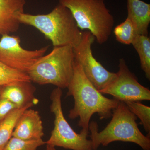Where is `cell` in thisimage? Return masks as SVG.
I'll return each instance as SVG.
<instances>
[{
  "label": "cell",
  "mask_w": 150,
  "mask_h": 150,
  "mask_svg": "<svg viewBox=\"0 0 150 150\" xmlns=\"http://www.w3.org/2000/svg\"><path fill=\"white\" fill-rule=\"evenodd\" d=\"M67 88V96H72L74 105L69 112L71 119L79 118V126L89 130L92 116L97 113L100 119H108L112 116V110L119 100L105 97L100 92L86 77L82 67L75 60L74 74Z\"/></svg>",
  "instance_id": "cell-1"
},
{
  "label": "cell",
  "mask_w": 150,
  "mask_h": 150,
  "mask_svg": "<svg viewBox=\"0 0 150 150\" xmlns=\"http://www.w3.org/2000/svg\"><path fill=\"white\" fill-rule=\"evenodd\" d=\"M112 119L102 131H98L97 123L92 121L89 125L93 150L100 145L106 146L114 142H131L139 145L143 150H150V137L140 131L137 118L123 101H119L112 110Z\"/></svg>",
  "instance_id": "cell-2"
},
{
  "label": "cell",
  "mask_w": 150,
  "mask_h": 150,
  "mask_svg": "<svg viewBox=\"0 0 150 150\" xmlns=\"http://www.w3.org/2000/svg\"><path fill=\"white\" fill-rule=\"evenodd\" d=\"M21 24L35 28L52 42L54 47L70 46L74 48L80 42L82 32L80 30L71 13L59 4L46 14H21Z\"/></svg>",
  "instance_id": "cell-3"
},
{
  "label": "cell",
  "mask_w": 150,
  "mask_h": 150,
  "mask_svg": "<svg viewBox=\"0 0 150 150\" xmlns=\"http://www.w3.org/2000/svg\"><path fill=\"white\" fill-rule=\"evenodd\" d=\"M74 62L72 46L54 47L51 53L41 57L26 73L31 82L67 88L73 77Z\"/></svg>",
  "instance_id": "cell-4"
},
{
  "label": "cell",
  "mask_w": 150,
  "mask_h": 150,
  "mask_svg": "<svg viewBox=\"0 0 150 150\" xmlns=\"http://www.w3.org/2000/svg\"><path fill=\"white\" fill-rule=\"evenodd\" d=\"M59 4L69 9L78 27L87 30L102 44L109 39L114 20L103 0H59Z\"/></svg>",
  "instance_id": "cell-5"
},
{
  "label": "cell",
  "mask_w": 150,
  "mask_h": 150,
  "mask_svg": "<svg viewBox=\"0 0 150 150\" xmlns=\"http://www.w3.org/2000/svg\"><path fill=\"white\" fill-rule=\"evenodd\" d=\"M62 89L56 88L51 92V112L54 115V128L46 144L72 150H93L91 140L88 139V130L82 129L76 133L64 116L62 110Z\"/></svg>",
  "instance_id": "cell-6"
},
{
  "label": "cell",
  "mask_w": 150,
  "mask_h": 150,
  "mask_svg": "<svg viewBox=\"0 0 150 150\" xmlns=\"http://www.w3.org/2000/svg\"><path fill=\"white\" fill-rule=\"evenodd\" d=\"M95 39L88 30L82 32L81 41L74 48V52L75 60L80 64L86 77L99 91L115 79L116 73L108 71L94 57L91 46Z\"/></svg>",
  "instance_id": "cell-7"
},
{
  "label": "cell",
  "mask_w": 150,
  "mask_h": 150,
  "mask_svg": "<svg viewBox=\"0 0 150 150\" xmlns=\"http://www.w3.org/2000/svg\"><path fill=\"white\" fill-rule=\"evenodd\" d=\"M48 47L26 50L21 45L18 35L2 34L0 39V61L12 69L26 73L45 55Z\"/></svg>",
  "instance_id": "cell-8"
},
{
  "label": "cell",
  "mask_w": 150,
  "mask_h": 150,
  "mask_svg": "<svg viewBox=\"0 0 150 150\" xmlns=\"http://www.w3.org/2000/svg\"><path fill=\"white\" fill-rule=\"evenodd\" d=\"M118 68L115 79L100 92L110 95L123 102L150 100V90L138 82L124 59H119Z\"/></svg>",
  "instance_id": "cell-9"
},
{
  "label": "cell",
  "mask_w": 150,
  "mask_h": 150,
  "mask_svg": "<svg viewBox=\"0 0 150 150\" xmlns=\"http://www.w3.org/2000/svg\"><path fill=\"white\" fill-rule=\"evenodd\" d=\"M43 136V122L39 112L30 108L25 110L17 122L12 137L30 140L41 139Z\"/></svg>",
  "instance_id": "cell-10"
},
{
  "label": "cell",
  "mask_w": 150,
  "mask_h": 150,
  "mask_svg": "<svg viewBox=\"0 0 150 150\" xmlns=\"http://www.w3.org/2000/svg\"><path fill=\"white\" fill-rule=\"evenodd\" d=\"M35 91L31 82H18L4 86L1 98L8 100L18 108H30L39 101L34 96Z\"/></svg>",
  "instance_id": "cell-11"
},
{
  "label": "cell",
  "mask_w": 150,
  "mask_h": 150,
  "mask_svg": "<svg viewBox=\"0 0 150 150\" xmlns=\"http://www.w3.org/2000/svg\"><path fill=\"white\" fill-rule=\"evenodd\" d=\"M25 0H0V34L17 31L19 17L24 12Z\"/></svg>",
  "instance_id": "cell-12"
},
{
  "label": "cell",
  "mask_w": 150,
  "mask_h": 150,
  "mask_svg": "<svg viewBox=\"0 0 150 150\" xmlns=\"http://www.w3.org/2000/svg\"><path fill=\"white\" fill-rule=\"evenodd\" d=\"M129 19L134 25L136 34L148 35L150 23V4L141 0H127Z\"/></svg>",
  "instance_id": "cell-13"
},
{
  "label": "cell",
  "mask_w": 150,
  "mask_h": 150,
  "mask_svg": "<svg viewBox=\"0 0 150 150\" xmlns=\"http://www.w3.org/2000/svg\"><path fill=\"white\" fill-rule=\"evenodd\" d=\"M29 108H16L10 112L0 122V150H4L10 139L22 113Z\"/></svg>",
  "instance_id": "cell-14"
},
{
  "label": "cell",
  "mask_w": 150,
  "mask_h": 150,
  "mask_svg": "<svg viewBox=\"0 0 150 150\" xmlns=\"http://www.w3.org/2000/svg\"><path fill=\"white\" fill-rule=\"evenodd\" d=\"M132 44L139 56L141 68L146 78L150 80V39L148 35L135 36Z\"/></svg>",
  "instance_id": "cell-15"
},
{
  "label": "cell",
  "mask_w": 150,
  "mask_h": 150,
  "mask_svg": "<svg viewBox=\"0 0 150 150\" xmlns=\"http://www.w3.org/2000/svg\"><path fill=\"white\" fill-rule=\"evenodd\" d=\"M23 81L31 82L27 73L12 69L0 61V86Z\"/></svg>",
  "instance_id": "cell-16"
},
{
  "label": "cell",
  "mask_w": 150,
  "mask_h": 150,
  "mask_svg": "<svg viewBox=\"0 0 150 150\" xmlns=\"http://www.w3.org/2000/svg\"><path fill=\"white\" fill-rule=\"evenodd\" d=\"M129 110L140 120V124L143 125L145 131L150 133V107L142 104L140 101H127L124 102Z\"/></svg>",
  "instance_id": "cell-17"
},
{
  "label": "cell",
  "mask_w": 150,
  "mask_h": 150,
  "mask_svg": "<svg viewBox=\"0 0 150 150\" xmlns=\"http://www.w3.org/2000/svg\"><path fill=\"white\" fill-rule=\"evenodd\" d=\"M113 32L116 40L126 45L131 44L137 35L132 22L127 18L125 21L115 27Z\"/></svg>",
  "instance_id": "cell-18"
},
{
  "label": "cell",
  "mask_w": 150,
  "mask_h": 150,
  "mask_svg": "<svg viewBox=\"0 0 150 150\" xmlns=\"http://www.w3.org/2000/svg\"><path fill=\"white\" fill-rule=\"evenodd\" d=\"M46 144L42 139L25 140L12 137L3 150H37L40 146Z\"/></svg>",
  "instance_id": "cell-19"
},
{
  "label": "cell",
  "mask_w": 150,
  "mask_h": 150,
  "mask_svg": "<svg viewBox=\"0 0 150 150\" xmlns=\"http://www.w3.org/2000/svg\"><path fill=\"white\" fill-rule=\"evenodd\" d=\"M16 106L8 100L1 98L0 99V122L6 118L9 113L14 109Z\"/></svg>",
  "instance_id": "cell-20"
},
{
  "label": "cell",
  "mask_w": 150,
  "mask_h": 150,
  "mask_svg": "<svg viewBox=\"0 0 150 150\" xmlns=\"http://www.w3.org/2000/svg\"><path fill=\"white\" fill-rule=\"evenodd\" d=\"M46 150H56L55 147L51 146L49 145H46Z\"/></svg>",
  "instance_id": "cell-21"
},
{
  "label": "cell",
  "mask_w": 150,
  "mask_h": 150,
  "mask_svg": "<svg viewBox=\"0 0 150 150\" xmlns=\"http://www.w3.org/2000/svg\"><path fill=\"white\" fill-rule=\"evenodd\" d=\"M4 86H0V99L1 98V96L3 88H4Z\"/></svg>",
  "instance_id": "cell-22"
}]
</instances>
